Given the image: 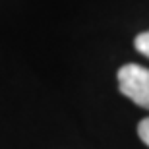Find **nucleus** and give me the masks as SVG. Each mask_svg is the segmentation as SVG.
Wrapping results in <instances>:
<instances>
[{"mask_svg": "<svg viewBox=\"0 0 149 149\" xmlns=\"http://www.w3.org/2000/svg\"><path fill=\"white\" fill-rule=\"evenodd\" d=\"M118 87L138 107L149 111V70L139 64H126L118 70Z\"/></svg>", "mask_w": 149, "mask_h": 149, "instance_id": "f257e3e1", "label": "nucleus"}, {"mask_svg": "<svg viewBox=\"0 0 149 149\" xmlns=\"http://www.w3.org/2000/svg\"><path fill=\"white\" fill-rule=\"evenodd\" d=\"M138 136L141 138V141L149 147V118H143V120L138 124Z\"/></svg>", "mask_w": 149, "mask_h": 149, "instance_id": "7ed1b4c3", "label": "nucleus"}, {"mask_svg": "<svg viewBox=\"0 0 149 149\" xmlns=\"http://www.w3.org/2000/svg\"><path fill=\"white\" fill-rule=\"evenodd\" d=\"M134 47H136L138 52H141L143 56L149 58V31H143L134 39Z\"/></svg>", "mask_w": 149, "mask_h": 149, "instance_id": "f03ea898", "label": "nucleus"}]
</instances>
